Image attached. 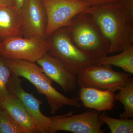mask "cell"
I'll return each instance as SVG.
<instances>
[{
	"label": "cell",
	"instance_id": "6da1fadb",
	"mask_svg": "<svg viewBox=\"0 0 133 133\" xmlns=\"http://www.w3.org/2000/svg\"><path fill=\"white\" fill-rule=\"evenodd\" d=\"M92 16L109 44V54L122 52L133 43V3L124 0L109 5L89 7Z\"/></svg>",
	"mask_w": 133,
	"mask_h": 133
},
{
	"label": "cell",
	"instance_id": "7a4b0ae2",
	"mask_svg": "<svg viewBox=\"0 0 133 133\" xmlns=\"http://www.w3.org/2000/svg\"><path fill=\"white\" fill-rule=\"evenodd\" d=\"M3 59L13 74L28 80L35 86L38 93L45 95L51 114H55L64 106L79 108L82 105L78 99L69 98L58 91L52 86V80L44 73L36 62Z\"/></svg>",
	"mask_w": 133,
	"mask_h": 133
},
{
	"label": "cell",
	"instance_id": "3957f363",
	"mask_svg": "<svg viewBox=\"0 0 133 133\" xmlns=\"http://www.w3.org/2000/svg\"><path fill=\"white\" fill-rule=\"evenodd\" d=\"M67 28L72 42L88 56L97 59L109 54V43L89 13L84 11L76 15Z\"/></svg>",
	"mask_w": 133,
	"mask_h": 133
},
{
	"label": "cell",
	"instance_id": "277c9868",
	"mask_svg": "<svg viewBox=\"0 0 133 133\" xmlns=\"http://www.w3.org/2000/svg\"><path fill=\"white\" fill-rule=\"evenodd\" d=\"M47 39L50 44L48 54L58 60L72 74L77 75L86 67L96 64L97 59L88 56L72 43L67 26L58 29Z\"/></svg>",
	"mask_w": 133,
	"mask_h": 133
},
{
	"label": "cell",
	"instance_id": "5b68a950",
	"mask_svg": "<svg viewBox=\"0 0 133 133\" xmlns=\"http://www.w3.org/2000/svg\"><path fill=\"white\" fill-rule=\"evenodd\" d=\"M132 74L115 71L110 65L95 64L83 69L77 75V84L81 88L109 90L115 92L124 86Z\"/></svg>",
	"mask_w": 133,
	"mask_h": 133
},
{
	"label": "cell",
	"instance_id": "8992f818",
	"mask_svg": "<svg viewBox=\"0 0 133 133\" xmlns=\"http://www.w3.org/2000/svg\"><path fill=\"white\" fill-rule=\"evenodd\" d=\"M49 48L47 39L14 37L0 42V56L5 59L36 62Z\"/></svg>",
	"mask_w": 133,
	"mask_h": 133
},
{
	"label": "cell",
	"instance_id": "52a82bcc",
	"mask_svg": "<svg viewBox=\"0 0 133 133\" xmlns=\"http://www.w3.org/2000/svg\"><path fill=\"white\" fill-rule=\"evenodd\" d=\"M73 111L66 114L50 117L51 124L48 133L65 131L74 133H104L101 129L105 124L99 118L100 112L92 109L73 115Z\"/></svg>",
	"mask_w": 133,
	"mask_h": 133
},
{
	"label": "cell",
	"instance_id": "ba28073f",
	"mask_svg": "<svg viewBox=\"0 0 133 133\" xmlns=\"http://www.w3.org/2000/svg\"><path fill=\"white\" fill-rule=\"evenodd\" d=\"M47 16L46 37L62 27L68 26L76 15L90 7L81 0H42Z\"/></svg>",
	"mask_w": 133,
	"mask_h": 133
},
{
	"label": "cell",
	"instance_id": "9c48e42d",
	"mask_svg": "<svg viewBox=\"0 0 133 133\" xmlns=\"http://www.w3.org/2000/svg\"><path fill=\"white\" fill-rule=\"evenodd\" d=\"M19 14L22 36L47 39V14L42 0H25Z\"/></svg>",
	"mask_w": 133,
	"mask_h": 133
},
{
	"label": "cell",
	"instance_id": "30bf717a",
	"mask_svg": "<svg viewBox=\"0 0 133 133\" xmlns=\"http://www.w3.org/2000/svg\"><path fill=\"white\" fill-rule=\"evenodd\" d=\"M23 79L12 73L8 84L10 94L15 95L33 118L36 127L37 133H48L51 124L50 118L45 116L41 112L40 107L42 101L35 97L33 93L24 90L22 87Z\"/></svg>",
	"mask_w": 133,
	"mask_h": 133
},
{
	"label": "cell",
	"instance_id": "8fae6325",
	"mask_svg": "<svg viewBox=\"0 0 133 133\" xmlns=\"http://www.w3.org/2000/svg\"><path fill=\"white\" fill-rule=\"evenodd\" d=\"M36 63L52 81L60 86L65 92L72 91L77 85V77L68 71L60 62L47 52Z\"/></svg>",
	"mask_w": 133,
	"mask_h": 133
},
{
	"label": "cell",
	"instance_id": "7c38bea8",
	"mask_svg": "<svg viewBox=\"0 0 133 133\" xmlns=\"http://www.w3.org/2000/svg\"><path fill=\"white\" fill-rule=\"evenodd\" d=\"M1 108L19 125L23 133H37L34 120L16 96L8 95L2 101Z\"/></svg>",
	"mask_w": 133,
	"mask_h": 133
},
{
	"label": "cell",
	"instance_id": "4fadbf2b",
	"mask_svg": "<svg viewBox=\"0 0 133 133\" xmlns=\"http://www.w3.org/2000/svg\"><path fill=\"white\" fill-rule=\"evenodd\" d=\"M112 91L81 88L79 99L84 107L98 111L111 110L115 107V95Z\"/></svg>",
	"mask_w": 133,
	"mask_h": 133
},
{
	"label": "cell",
	"instance_id": "5bb4252c",
	"mask_svg": "<svg viewBox=\"0 0 133 133\" xmlns=\"http://www.w3.org/2000/svg\"><path fill=\"white\" fill-rule=\"evenodd\" d=\"M19 12L9 6H0V39L22 36Z\"/></svg>",
	"mask_w": 133,
	"mask_h": 133
},
{
	"label": "cell",
	"instance_id": "9a60e30c",
	"mask_svg": "<svg viewBox=\"0 0 133 133\" xmlns=\"http://www.w3.org/2000/svg\"><path fill=\"white\" fill-rule=\"evenodd\" d=\"M99 65H110L120 67L124 72L133 74V46L128 44L118 55L108 56H104L96 60Z\"/></svg>",
	"mask_w": 133,
	"mask_h": 133
},
{
	"label": "cell",
	"instance_id": "2e32d148",
	"mask_svg": "<svg viewBox=\"0 0 133 133\" xmlns=\"http://www.w3.org/2000/svg\"><path fill=\"white\" fill-rule=\"evenodd\" d=\"M115 99L124 105L125 111L120 115L122 119L132 118L133 117V78L130 77L124 87L121 88Z\"/></svg>",
	"mask_w": 133,
	"mask_h": 133
},
{
	"label": "cell",
	"instance_id": "e0dca14e",
	"mask_svg": "<svg viewBox=\"0 0 133 133\" xmlns=\"http://www.w3.org/2000/svg\"><path fill=\"white\" fill-rule=\"evenodd\" d=\"M101 119L108 125L111 133H133L132 119H116L108 115L103 111L99 115Z\"/></svg>",
	"mask_w": 133,
	"mask_h": 133
},
{
	"label": "cell",
	"instance_id": "ac0fdd59",
	"mask_svg": "<svg viewBox=\"0 0 133 133\" xmlns=\"http://www.w3.org/2000/svg\"><path fill=\"white\" fill-rule=\"evenodd\" d=\"M12 72L5 64L3 58L0 57V107L3 100L9 95L8 84Z\"/></svg>",
	"mask_w": 133,
	"mask_h": 133
},
{
	"label": "cell",
	"instance_id": "d6986e66",
	"mask_svg": "<svg viewBox=\"0 0 133 133\" xmlns=\"http://www.w3.org/2000/svg\"><path fill=\"white\" fill-rule=\"evenodd\" d=\"M0 133H23L9 115L0 107Z\"/></svg>",
	"mask_w": 133,
	"mask_h": 133
},
{
	"label": "cell",
	"instance_id": "ffe728a7",
	"mask_svg": "<svg viewBox=\"0 0 133 133\" xmlns=\"http://www.w3.org/2000/svg\"><path fill=\"white\" fill-rule=\"evenodd\" d=\"M87 3L90 7L104 6L118 2L119 0H81Z\"/></svg>",
	"mask_w": 133,
	"mask_h": 133
},
{
	"label": "cell",
	"instance_id": "44dd1931",
	"mask_svg": "<svg viewBox=\"0 0 133 133\" xmlns=\"http://www.w3.org/2000/svg\"><path fill=\"white\" fill-rule=\"evenodd\" d=\"M25 0H8L9 6L16 9L19 11L24 4Z\"/></svg>",
	"mask_w": 133,
	"mask_h": 133
},
{
	"label": "cell",
	"instance_id": "7402d4cb",
	"mask_svg": "<svg viewBox=\"0 0 133 133\" xmlns=\"http://www.w3.org/2000/svg\"><path fill=\"white\" fill-rule=\"evenodd\" d=\"M8 5V0H0V6Z\"/></svg>",
	"mask_w": 133,
	"mask_h": 133
}]
</instances>
